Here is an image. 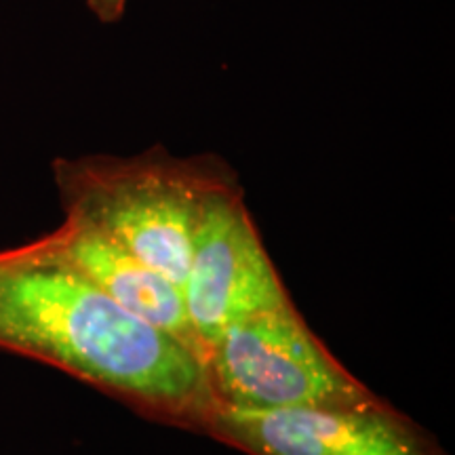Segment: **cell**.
Returning a JSON list of instances; mask_svg holds the SVG:
<instances>
[{
	"label": "cell",
	"instance_id": "obj_5",
	"mask_svg": "<svg viewBox=\"0 0 455 455\" xmlns=\"http://www.w3.org/2000/svg\"><path fill=\"white\" fill-rule=\"evenodd\" d=\"M181 295L203 358L232 323L291 301L241 184L221 192L204 212L192 238Z\"/></svg>",
	"mask_w": 455,
	"mask_h": 455
},
{
	"label": "cell",
	"instance_id": "obj_6",
	"mask_svg": "<svg viewBox=\"0 0 455 455\" xmlns=\"http://www.w3.org/2000/svg\"><path fill=\"white\" fill-rule=\"evenodd\" d=\"M36 241L98 284L121 308L184 341L203 356L188 321L181 289L163 272L135 258L121 243L74 218H66L64 224Z\"/></svg>",
	"mask_w": 455,
	"mask_h": 455
},
{
	"label": "cell",
	"instance_id": "obj_1",
	"mask_svg": "<svg viewBox=\"0 0 455 455\" xmlns=\"http://www.w3.org/2000/svg\"><path fill=\"white\" fill-rule=\"evenodd\" d=\"M0 348L49 363L156 422L201 428L204 361L38 241L0 251Z\"/></svg>",
	"mask_w": 455,
	"mask_h": 455
},
{
	"label": "cell",
	"instance_id": "obj_7",
	"mask_svg": "<svg viewBox=\"0 0 455 455\" xmlns=\"http://www.w3.org/2000/svg\"><path fill=\"white\" fill-rule=\"evenodd\" d=\"M87 4L101 24H114L123 17L127 0H87Z\"/></svg>",
	"mask_w": 455,
	"mask_h": 455
},
{
	"label": "cell",
	"instance_id": "obj_4",
	"mask_svg": "<svg viewBox=\"0 0 455 455\" xmlns=\"http://www.w3.org/2000/svg\"><path fill=\"white\" fill-rule=\"evenodd\" d=\"M198 432L247 455H449L430 430L379 395L281 409L212 403Z\"/></svg>",
	"mask_w": 455,
	"mask_h": 455
},
{
	"label": "cell",
	"instance_id": "obj_3",
	"mask_svg": "<svg viewBox=\"0 0 455 455\" xmlns=\"http://www.w3.org/2000/svg\"><path fill=\"white\" fill-rule=\"evenodd\" d=\"M213 403L241 409L339 405L378 396L335 358L293 299L232 323L204 352Z\"/></svg>",
	"mask_w": 455,
	"mask_h": 455
},
{
	"label": "cell",
	"instance_id": "obj_2",
	"mask_svg": "<svg viewBox=\"0 0 455 455\" xmlns=\"http://www.w3.org/2000/svg\"><path fill=\"white\" fill-rule=\"evenodd\" d=\"M53 175L66 218L98 228L180 289L204 212L241 184L218 155L181 158L163 146L133 156L57 158Z\"/></svg>",
	"mask_w": 455,
	"mask_h": 455
}]
</instances>
